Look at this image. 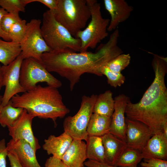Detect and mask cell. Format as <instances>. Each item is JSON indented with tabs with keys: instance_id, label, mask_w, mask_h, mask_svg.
Segmentation results:
<instances>
[{
	"instance_id": "f35d334b",
	"label": "cell",
	"mask_w": 167,
	"mask_h": 167,
	"mask_svg": "<svg viewBox=\"0 0 167 167\" xmlns=\"http://www.w3.org/2000/svg\"><path fill=\"white\" fill-rule=\"evenodd\" d=\"M163 132L165 136L167 137V124H165L163 127Z\"/></svg>"
},
{
	"instance_id": "ba28073f",
	"label": "cell",
	"mask_w": 167,
	"mask_h": 167,
	"mask_svg": "<svg viewBox=\"0 0 167 167\" xmlns=\"http://www.w3.org/2000/svg\"><path fill=\"white\" fill-rule=\"evenodd\" d=\"M97 95L93 94L90 96H83L78 112L73 116H68L64 120V131L73 139L87 141L88 135L87 129Z\"/></svg>"
},
{
	"instance_id": "ac0fdd59",
	"label": "cell",
	"mask_w": 167,
	"mask_h": 167,
	"mask_svg": "<svg viewBox=\"0 0 167 167\" xmlns=\"http://www.w3.org/2000/svg\"><path fill=\"white\" fill-rule=\"evenodd\" d=\"M73 140L72 138L64 131L58 136L50 135L47 139H45L42 148L48 155H52L53 156L62 159Z\"/></svg>"
},
{
	"instance_id": "e0dca14e",
	"label": "cell",
	"mask_w": 167,
	"mask_h": 167,
	"mask_svg": "<svg viewBox=\"0 0 167 167\" xmlns=\"http://www.w3.org/2000/svg\"><path fill=\"white\" fill-rule=\"evenodd\" d=\"M101 137L105 164L114 165L118 159L127 147L126 143L109 132Z\"/></svg>"
},
{
	"instance_id": "4316f807",
	"label": "cell",
	"mask_w": 167,
	"mask_h": 167,
	"mask_svg": "<svg viewBox=\"0 0 167 167\" xmlns=\"http://www.w3.org/2000/svg\"><path fill=\"white\" fill-rule=\"evenodd\" d=\"M30 3V0H0V6L8 13L19 14L24 12L25 6Z\"/></svg>"
},
{
	"instance_id": "83f0119b",
	"label": "cell",
	"mask_w": 167,
	"mask_h": 167,
	"mask_svg": "<svg viewBox=\"0 0 167 167\" xmlns=\"http://www.w3.org/2000/svg\"><path fill=\"white\" fill-rule=\"evenodd\" d=\"M26 21L22 19L14 24L9 32L11 41L20 43L23 40L26 30Z\"/></svg>"
},
{
	"instance_id": "f546056e",
	"label": "cell",
	"mask_w": 167,
	"mask_h": 167,
	"mask_svg": "<svg viewBox=\"0 0 167 167\" xmlns=\"http://www.w3.org/2000/svg\"><path fill=\"white\" fill-rule=\"evenodd\" d=\"M21 19L19 14L7 12L3 15L1 19L0 23L1 28L3 31L8 34L12 25Z\"/></svg>"
},
{
	"instance_id": "2e32d148",
	"label": "cell",
	"mask_w": 167,
	"mask_h": 167,
	"mask_svg": "<svg viewBox=\"0 0 167 167\" xmlns=\"http://www.w3.org/2000/svg\"><path fill=\"white\" fill-rule=\"evenodd\" d=\"M141 153L143 159L167 160V137L163 132L153 135L147 142Z\"/></svg>"
},
{
	"instance_id": "277c9868",
	"label": "cell",
	"mask_w": 167,
	"mask_h": 167,
	"mask_svg": "<svg viewBox=\"0 0 167 167\" xmlns=\"http://www.w3.org/2000/svg\"><path fill=\"white\" fill-rule=\"evenodd\" d=\"M53 12L56 20L75 37L91 17L87 0H58Z\"/></svg>"
},
{
	"instance_id": "5b68a950",
	"label": "cell",
	"mask_w": 167,
	"mask_h": 167,
	"mask_svg": "<svg viewBox=\"0 0 167 167\" xmlns=\"http://www.w3.org/2000/svg\"><path fill=\"white\" fill-rule=\"evenodd\" d=\"M41 30L42 36L51 51L69 49L80 52V40L73 36L55 19L53 11L43 14Z\"/></svg>"
},
{
	"instance_id": "d6986e66",
	"label": "cell",
	"mask_w": 167,
	"mask_h": 167,
	"mask_svg": "<svg viewBox=\"0 0 167 167\" xmlns=\"http://www.w3.org/2000/svg\"><path fill=\"white\" fill-rule=\"evenodd\" d=\"M87 159L86 144L82 140L73 139L61 160L68 167H82Z\"/></svg>"
},
{
	"instance_id": "9c48e42d",
	"label": "cell",
	"mask_w": 167,
	"mask_h": 167,
	"mask_svg": "<svg viewBox=\"0 0 167 167\" xmlns=\"http://www.w3.org/2000/svg\"><path fill=\"white\" fill-rule=\"evenodd\" d=\"M40 19H32L27 23L24 37L19 44L23 59L33 58L41 60V55L51 51L42 36Z\"/></svg>"
},
{
	"instance_id": "52a82bcc",
	"label": "cell",
	"mask_w": 167,
	"mask_h": 167,
	"mask_svg": "<svg viewBox=\"0 0 167 167\" xmlns=\"http://www.w3.org/2000/svg\"><path fill=\"white\" fill-rule=\"evenodd\" d=\"M19 80L25 92L34 88L40 82H45L48 86L57 88L62 86L61 82L47 71L41 60L31 58L23 59Z\"/></svg>"
},
{
	"instance_id": "4fadbf2b",
	"label": "cell",
	"mask_w": 167,
	"mask_h": 167,
	"mask_svg": "<svg viewBox=\"0 0 167 167\" xmlns=\"http://www.w3.org/2000/svg\"><path fill=\"white\" fill-rule=\"evenodd\" d=\"M114 110L111 117L109 132L126 142V108L129 98L123 94L114 99Z\"/></svg>"
},
{
	"instance_id": "7402d4cb",
	"label": "cell",
	"mask_w": 167,
	"mask_h": 167,
	"mask_svg": "<svg viewBox=\"0 0 167 167\" xmlns=\"http://www.w3.org/2000/svg\"><path fill=\"white\" fill-rule=\"evenodd\" d=\"M86 142L87 158L88 160L105 163L102 137L88 136Z\"/></svg>"
},
{
	"instance_id": "3957f363",
	"label": "cell",
	"mask_w": 167,
	"mask_h": 167,
	"mask_svg": "<svg viewBox=\"0 0 167 167\" xmlns=\"http://www.w3.org/2000/svg\"><path fill=\"white\" fill-rule=\"evenodd\" d=\"M12 106L25 109L34 118L51 119L56 124L58 118H62L70 112L64 104L58 88L37 85L34 88L11 99Z\"/></svg>"
},
{
	"instance_id": "9a60e30c",
	"label": "cell",
	"mask_w": 167,
	"mask_h": 167,
	"mask_svg": "<svg viewBox=\"0 0 167 167\" xmlns=\"http://www.w3.org/2000/svg\"><path fill=\"white\" fill-rule=\"evenodd\" d=\"M6 146L8 151L13 152L16 154L23 167H41L37 160L36 152L27 142L11 139Z\"/></svg>"
},
{
	"instance_id": "603a6c76",
	"label": "cell",
	"mask_w": 167,
	"mask_h": 167,
	"mask_svg": "<svg viewBox=\"0 0 167 167\" xmlns=\"http://www.w3.org/2000/svg\"><path fill=\"white\" fill-rule=\"evenodd\" d=\"M24 109L15 107L11 101L6 105L0 107V124L3 127L13 126L22 115Z\"/></svg>"
},
{
	"instance_id": "1f68e13d",
	"label": "cell",
	"mask_w": 167,
	"mask_h": 167,
	"mask_svg": "<svg viewBox=\"0 0 167 167\" xmlns=\"http://www.w3.org/2000/svg\"><path fill=\"white\" fill-rule=\"evenodd\" d=\"M8 151L6 144L5 140H0V167H7L6 158Z\"/></svg>"
},
{
	"instance_id": "4dcf8cb0",
	"label": "cell",
	"mask_w": 167,
	"mask_h": 167,
	"mask_svg": "<svg viewBox=\"0 0 167 167\" xmlns=\"http://www.w3.org/2000/svg\"><path fill=\"white\" fill-rule=\"evenodd\" d=\"M144 159L140 163L142 167H167V160L156 158Z\"/></svg>"
},
{
	"instance_id": "d590c367",
	"label": "cell",
	"mask_w": 167,
	"mask_h": 167,
	"mask_svg": "<svg viewBox=\"0 0 167 167\" xmlns=\"http://www.w3.org/2000/svg\"><path fill=\"white\" fill-rule=\"evenodd\" d=\"M7 12L2 8H0V38L6 41H11V38L9 34L6 33L2 29L0 23L1 19L3 15Z\"/></svg>"
},
{
	"instance_id": "e575fe53",
	"label": "cell",
	"mask_w": 167,
	"mask_h": 167,
	"mask_svg": "<svg viewBox=\"0 0 167 167\" xmlns=\"http://www.w3.org/2000/svg\"><path fill=\"white\" fill-rule=\"evenodd\" d=\"M7 157L11 167H23L21 165L16 154L13 152L8 151Z\"/></svg>"
},
{
	"instance_id": "30bf717a",
	"label": "cell",
	"mask_w": 167,
	"mask_h": 167,
	"mask_svg": "<svg viewBox=\"0 0 167 167\" xmlns=\"http://www.w3.org/2000/svg\"><path fill=\"white\" fill-rule=\"evenodd\" d=\"M20 54L9 64L2 66L3 75V86L5 89L2 96L1 105H4L15 95L25 92L20 83V71L23 60Z\"/></svg>"
},
{
	"instance_id": "d6a6232c",
	"label": "cell",
	"mask_w": 167,
	"mask_h": 167,
	"mask_svg": "<svg viewBox=\"0 0 167 167\" xmlns=\"http://www.w3.org/2000/svg\"><path fill=\"white\" fill-rule=\"evenodd\" d=\"M45 167H68L61 159L52 156L47 159Z\"/></svg>"
},
{
	"instance_id": "d4e9b609",
	"label": "cell",
	"mask_w": 167,
	"mask_h": 167,
	"mask_svg": "<svg viewBox=\"0 0 167 167\" xmlns=\"http://www.w3.org/2000/svg\"><path fill=\"white\" fill-rule=\"evenodd\" d=\"M142 159L141 152L127 147L114 165L120 167H137Z\"/></svg>"
},
{
	"instance_id": "44dd1931",
	"label": "cell",
	"mask_w": 167,
	"mask_h": 167,
	"mask_svg": "<svg viewBox=\"0 0 167 167\" xmlns=\"http://www.w3.org/2000/svg\"><path fill=\"white\" fill-rule=\"evenodd\" d=\"M114 101L109 90L97 96L93 113L111 118L114 110Z\"/></svg>"
},
{
	"instance_id": "ffe728a7",
	"label": "cell",
	"mask_w": 167,
	"mask_h": 167,
	"mask_svg": "<svg viewBox=\"0 0 167 167\" xmlns=\"http://www.w3.org/2000/svg\"><path fill=\"white\" fill-rule=\"evenodd\" d=\"M111 118L93 113L87 131L88 136H102L109 133Z\"/></svg>"
},
{
	"instance_id": "74e56055",
	"label": "cell",
	"mask_w": 167,
	"mask_h": 167,
	"mask_svg": "<svg viewBox=\"0 0 167 167\" xmlns=\"http://www.w3.org/2000/svg\"><path fill=\"white\" fill-rule=\"evenodd\" d=\"M3 75L2 70V66L0 65V90L3 86Z\"/></svg>"
},
{
	"instance_id": "60d3db41",
	"label": "cell",
	"mask_w": 167,
	"mask_h": 167,
	"mask_svg": "<svg viewBox=\"0 0 167 167\" xmlns=\"http://www.w3.org/2000/svg\"><path fill=\"white\" fill-rule=\"evenodd\" d=\"M82 167H85L84 165Z\"/></svg>"
},
{
	"instance_id": "836d02e7",
	"label": "cell",
	"mask_w": 167,
	"mask_h": 167,
	"mask_svg": "<svg viewBox=\"0 0 167 167\" xmlns=\"http://www.w3.org/2000/svg\"><path fill=\"white\" fill-rule=\"evenodd\" d=\"M30 2H39L48 7L49 10L54 11L57 7L58 0H30Z\"/></svg>"
},
{
	"instance_id": "f1b7e54d",
	"label": "cell",
	"mask_w": 167,
	"mask_h": 167,
	"mask_svg": "<svg viewBox=\"0 0 167 167\" xmlns=\"http://www.w3.org/2000/svg\"><path fill=\"white\" fill-rule=\"evenodd\" d=\"M101 72L107 77L108 84L113 87L121 86L125 81V76L121 73L113 71L105 66L102 67Z\"/></svg>"
},
{
	"instance_id": "ab89813d",
	"label": "cell",
	"mask_w": 167,
	"mask_h": 167,
	"mask_svg": "<svg viewBox=\"0 0 167 167\" xmlns=\"http://www.w3.org/2000/svg\"><path fill=\"white\" fill-rule=\"evenodd\" d=\"M2 96L0 95V107L2 103Z\"/></svg>"
},
{
	"instance_id": "8992f818",
	"label": "cell",
	"mask_w": 167,
	"mask_h": 167,
	"mask_svg": "<svg viewBox=\"0 0 167 167\" xmlns=\"http://www.w3.org/2000/svg\"><path fill=\"white\" fill-rule=\"evenodd\" d=\"M91 13V20L87 27L76 34L81 45L80 52L87 51L89 48L95 49L102 40L108 35V28L110 19L103 17L101 4L96 0H87Z\"/></svg>"
},
{
	"instance_id": "8fae6325",
	"label": "cell",
	"mask_w": 167,
	"mask_h": 167,
	"mask_svg": "<svg viewBox=\"0 0 167 167\" xmlns=\"http://www.w3.org/2000/svg\"><path fill=\"white\" fill-rule=\"evenodd\" d=\"M125 121L127 147L141 152L153 134L149 127L141 122L126 117L125 118Z\"/></svg>"
},
{
	"instance_id": "cb8c5ba5",
	"label": "cell",
	"mask_w": 167,
	"mask_h": 167,
	"mask_svg": "<svg viewBox=\"0 0 167 167\" xmlns=\"http://www.w3.org/2000/svg\"><path fill=\"white\" fill-rule=\"evenodd\" d=\"M19 43L6 41L0 38V62L7 65L14 61L21 53Z\"/></svg>"
},
{
	"instance_id": "8d00e7d4",
	"label": "cell",
	"mask_w": 167,
	"mask_h": 167,
	"mask_svg": "<svg viewBox=\"0 0 167 167\" xmlns=\"http://www.w3.org/2000/svg\"><path fill=\"white\" fill-rule=\"evenodd\" d=\"M84 165L86 167H120L90 160L85 162Z\"/></svg>"
},
{
	"instance_id": "5bb4252c",
	"label": "cell",
	"mask_w": 167,
	"mask_h": 167,
	"mask_svg": "<svg viewBox=\"0 0 167 167\" xmlns=\"http://www.w3.org/2000/svg\"><path fill=\"white\" fill-rule=\"evenodd\" d=\"M104 2L111 16L107 29L109 32L115 30L120 23L127 20L134 10L124 0H104Z\"/></svg>"
},
{
	"instance_id": "7a4b0ae2",
	"label": "cell",
	"mask_w": 167,
	"mask_h": 167,
	"mask_svg": "<svg viewBox=\"0 0 167 167\" xmlns=\"http://www.w3.org/2000/svg\"><path fill=\"white\" fill-rule=\"evenodd\" d=\"M155 78L140 101H128L126 118L141 122L149 127L153 135L163 132L167 124V88L165 77L167 73V58L153 54L152 62Z\"/></svg>"
},
{
	"instance_id": "7c38bea8",
	"label": "cell",
	"mask_w": 167,
	"mask_h": 167,
	"mask_svg": "<svg viewBox=\"0 0 167 167\" xmlns=\"http://www.w3.org/2000/svg\"><path fill=\"white\" fill-rule=\"evenodd\" d=\"M34 118L24 109L21 117L12 126L7 127L9 135L13 140L23 139L28 143L34 151L41 146L38 140L34 135L32 129V123Z\"/></svg>"
},
{
	"instance_id": "484cf974",
	"label": "cell",
	"mask_w": 167,
	"mask_h": 167,
	"mask_svg": "<svg viewBox=\"0 0 167 167\" xmlns=\"http://www.w3.org/2000/svg\"><path fill=\"white\" fill-rule=\"evenodd\" d=\"M131 60V57L129 54L122 53L107 63L105 66L113 71L121 73L129 65Z\"/></svg>"
},
{
	"instance_id": "6da1fadb",
	"label": "cell",
	"mask_w": 167,
	"mask_h": 167,
	"mask_svg": "<svg viewBox=\"0 0 167 167\" xmlns=\"http://www.w3.org/2000/svg\"><path fill=\"white\" fill-rule=\"evenodd\" d=\"M119 36L117 28L108 41L101 44L94 52L76 53L69 49L52 50L43 53L41 60L49 72L56 73L69 81L71 91L83 74L88 73L102 76V67L123 53L118 45Z\"/></svg>"
}]
</instances>
